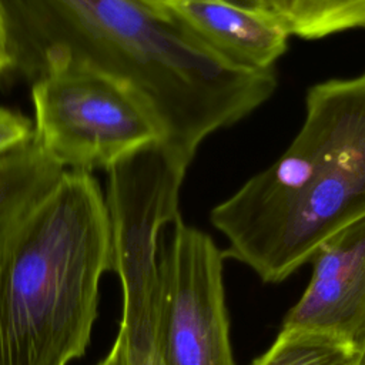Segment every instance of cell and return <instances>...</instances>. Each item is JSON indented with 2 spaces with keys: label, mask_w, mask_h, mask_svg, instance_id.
Listing matches in <instances>:
<instances>
[{
  "label": "cell",
  "mask_w": 365,
  "mask_h": 365,
  "mask_svg": "<svg viewBox=\"0 0 365 365\" xmlns=\"http://www.w3.org/2000/svg\"><path fill=\"white\" fill-rule=\"evenodd\" d=\"M31 103L33 141L64 170H108L167 141L160 115L135 87L67 57L44 63Z\"/></svg>",
  "instance_id": "obj_4"
},
{
  "label": "cell",
  "mask_w": 365,
  "mask_h": 365,
  "mask_svg": "<svg viewBox=\"0 0 365 365\" xmlns=\"http://www.w3.org/2000/svg\"><path fill=\"white\" fill-rule=\"evenodd\" d=\"M63 173L33 138L0 155V252L17 222Z\"/></svg>",
  "instance_id": "obj_9"
},
{
  "label": "cell",
  "mask_w": 365,
  "mask_h": 365,
  "mask_svg": "<svg viewBox=\"0 0 365 365\" xmlns=\"http://www.w3.org/2000/svg\"><path fill=\"white\" fill-rule=\"evenodd\" d=\"M106 272H113L106 195L91 173L64 170L0 252V365L81 358Z\"/></svg>",
  "instance_id": "obj_3"
},
{
  "label": "cell",
  "mask_w": 365,
  "mask_h": 365,
  "mask_svg": "<svg viewBox=\"0 0 365 365\" xmlns=\"http://www.w3.org/2000/svg\"><path fill=\"white\" fill-rule=\"evenodd\" d=\"M230 1H234V3L241 4V6H248V7H257V9H259L257 0H230Z\"/></svg>",
  "instance_id": "obj_17"
},
{
  "label": "cell",
  "mask_w": 365,
  "mask_h": 365,
  "mask_svg": "<svg viewBox=\"0 0 365 365\" xmlns=\"http://www.w3.org/2000/svg\"><path fill=\"white\" fill-rule=\"evenodd\" d=\"M13 66L11 51H10V41H9V33L6 27L4 17L0 10V77L10 71Z\"/></svg>",
  "instance_id": "obj_14"
},
{
  "label": "cell",
  "mask_w": 365,
  "mask_h": 365,
  "mask_svg": "<svg viewBox=\"0 0 365 365\" xmlns=\"http://www.w3.org/2000/svg\"><path fill=\"white\" fill-rule=\"evenodd\" d=\"M221 251L181 217L158 258V345L164 365H235Z\"/></svg>",
  "instance_id": "obj_6"
},
{
  "label": "cell",
  "mask_w": 365,
  "mask_h": 365,
  "mask_svg": "<svg viewBox=\"0 0 365 365\" xmlns=\"http://www.w3.org/2000/svg\"><path fill=\"white\" fill-rule=\"evenodd\" d=\"M11 70L34 81L67 57L135 87L160 115L165 144L190 161L201 143L264 104L274 68L234 66L138 0H0Z\"/></svg>",
  "instance_id": "obj_1"
},
{
  "label": "cell",
  "mask_w": 365,
  "mask_h": 365,
  "mask_svg": "<svg viewBox=\"0 0 365 365\" xmlns=\"http://www.w3.org/2000/svg\"><path fill=\"white\" fill-rule=\"evenodd\" d=\"M358 352H359V354H358V362H356V365H365V341H364V344H362V346L359 348Z\"/></svg>",
  "instance_id": "obj_18"
},
{
  "label": "cell",
  "mask_w": 365,
  "mask_h": 365,
  "mask_svg": "<svg viewBox=\"0 0 365 365\" xmlns=\"http://www.w3.org/2000/svg\"><path fill=\"white\" fill-rule=\"evenodd\" d=\"M365 218V71L311 86L304 123L269 167L211 210L225 258L277 284Z\"/></svg>",
  "instance_id": "obj_2"
},
{
  "label": "cell",
  "mask_w": 365,
  "mask_h": 365,
  "mask_svg": "<svg viewBox=\"0 0 365 365\" xmlns=\"http://www.w3.org/2000/svg\"><path fill=\"white\" fill-rule=\"evenodd\" d=\"M167 16L228 63L252 70L274 68L291 36L275 14L230 0H165Z\"/></svg>",
  "instance_id": "obj_8"
},
{
  "label": "cell",
  "mask_w": 365,
  "mask_h": 365,
  "mask_svg": "<svg viewBox=\"0 0 365 365\" xmlns=\"http://www.w3.org/2000/svg\"><path fill=\"white\" fill-rule=\"evenodd\" d=\"M96 365H127L124 341L118 334H117L110 351L107 352V355Z\"/></svg>",
  "instance_id": "obj_15"
},
{
  "label": "cell",
  "mask_w": 365,
  "mask_h": 365,
  "mask_svg": "<svg viewBox=\"0 0 365 365\" xmlns=\"http://www.w3.org/2000/svg\"><path fill=\"white\" fill-rule=\"evenodd\" d=\"M257 3L259 9L267 10L275 14L278 19H281L289 30V21H291L297 0H257Z\"/></svg>",
  "instance_id": "obj_13"
},
{
  "label": "cell",
  "mask_w": 365,
  "mask_h": 365,
  "mask_svg": "<svg viewBox=\"0 0 365 365\" xmlns=\"http://www.w3.org/2000/svg\"><path fill=\"white\" fill-rule=\"evenodd\" d=\"M33 138V124L23 114L0 107V155Z\"/></svg>",
  "instance_id": "obj_12"
},
{
  "label": "cell",
  "mask_w": 365,
  "mask_h": 365,
  "mask_svg": "<svg viewBox=\"0 0 365 365\" xmlns=\"http://www.w3.org/2000/svg\"><path fill=\"white\" fill-rule=\"evenodd\" d=\"M188 165L165 144H155L107 170L113 272L123 295L117 334L127 365H164L158 345L160 240L181 217L180 191Z\"/></svg>",
  "instance_id": "obj_5"
},
{
  "label": "cell",
  "mask_w": 365,
  "mask_h": 365,
  "mask_svg": "<svg viewBox=\"0 0 365 365\" xmlns=\"http://www.w3.org/2000/svg\"><path fill=\"white\" fill-rule=\"evenodd\" d=\"M358 351L328 335L282 328L252 365H356Z\"/></svg>",
  "instance_id": "obj_10"
},
{
  "label": "cell",
  "mask_w": 365,
  "mask_h": 365,
  "mask_svg": "<svg viewBox=\"0 0 365 365\" xmlns=\"http://www.w3.org/2000/svg\"><path fill=\"white\" fill-rule=\"evenodd\" d=\"M355 29L365 30V0H297L289 21L291 36L307 40Z\"/></svg>",
  "instance_id": "obj_11"
},
{
  "label": "cell",
  "mask_w": 365,
  "mask_h": 365,
  "mask_svg": "<svg viewBox=\"0 0 365 365\" xmlns=\"http://www.w3.org/2000/svg\"><path fill=\"white\" fill-rule=\"evenodd\" d=\"M312 277L282 328L318 332L359 351L365 341V218L312 255Z\"/></svg>",
  "instance_id": "obj_7"
},
{
  "label": "cell",
  "mask_w": 365,
  "mask_h": 365,
  "mask_svg": "<svg viewBox=\"0 0 365 365\" xmlns=\"http://www.w3.org/2000/svg\"><path fill=\"white\" fill-rule=\"evenodd\" d=\"M140 3L145 4L147 7H150L151 10L163 14V16H167L165 13V9H164V4H165V0H138Z\"/></svg>",
  "instance_id": "obj_16"
}]
</instances>
